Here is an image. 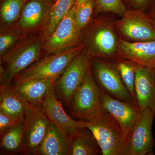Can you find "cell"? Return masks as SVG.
Returning <instances> with one entry per match:
<instances>
[{
	"mask_svg": "<svg viewBox=\"0 0 155 155\" xmlns=\"http://www.w3.org/2000/svg\"><path fill=\"white\" fill-rule=\"evenodd\" d=\"M84 48L78 44L58 52L47 54L19 73L12 82L15 85L35 79H47L55 82Z\"/></svg>",
	"mask_w": 155,
	"mask_h": 155,
	"instance_id": "1",
	"label": "cell"
},
{
	"mask_svg": "<svg viewBox=\"0 0 155 155\" xmlns=\"http://www.w3.org/2000/svg\"><path fill=\"white\" fill-rule=\"evenodd\" d=\"M116 21L109 17L100 18L87 30L84 37L89 58L113 60L116 58L119 37Z\"/></svg>",
	"mask_w": 155,
	"mask_h": 155,
	"instance_id": "2",
	"label": "cell"
},
{
	"mask_svg": "<svg viewBox=\"0 0 155 155\" xmlns=\"http://www.w3.org/2000/svg\"><path fill=\"white\" fill-rule=\"evenodd\" d=\"M84 122V127L94 136L103 155H123L122 129L110 113L103 107L90 120Z\"/></svg>",
	"mask_w": 155,
	"mask_h": 155,
	"instance_id": "3",
	"label": "cell"
},
{
	"mask_svg": "<svg viewBox=\"0 0 155 155\" xmlns=\"http://www.w3.org/2000/svg\"><path fill=\"white\" fill-rule=\"evenodd\" d=\"M72 118L87 121L103 108L101 88L90 69L72 98L69 107Z\"/></svg>",
	"mask_w": 155,
	"mask_h": 155,
	"instance_id": "4",
	"label": "cell"
},
{
	"mask_svg": "<svg viewBox=\"0 0 155 155\" xmlns=\"http://www.w3.org/2000/svg\"><path fill=\"white\" fill-rule=\"evenodd\" d=\"M43 42L39 38L25 42L1 57L0 85H8L19 73L39 59Z\"/></svg>",
	"mask_w": 155,
	"mask_h": 155,
	"instance_id": "5",
	"label": "cell"
},
{
	"mask_svg": "<svg viewBox=\"0 0 155 155\" xmlns=\"http://www.w3.org/2000/svg\"><path fill=\"white\" fill-rule=\"evenodd\" d=\"M91 68V58L83 50L73 59L55 82L54 90L56 96L67 107H69L74 93Z\"/></svg>",
	"mask_w": 155,
	"mask_h": 155,
	"instance_id": "6",
	"label": "cell"
},
{
	"mask_svg": "<svg viewBox=\"0 0 155 155\" xmlns=\"http://www.w3.org/2000/svg\"><path fill=\"white\" fill-rule=\"evenodd\" d=\"M101 95L103 107L114 116L122 129L123 155H125L140 114V108L134 103L122 101L113 97L101 89Z\"/></svg>",
	"mask_w": 155,
	"mask_h": 155,
	"instance_id": "7",
	"label": "cell"
},
{
	"mask_svg": "<svg viewBox=\"0 0 155 155\" xmlns=\"http://www.w3.org/2000/svg\"><path fill=\"white\" fill-rule=\"evenodd\" d=\"M91 64L92 72L100 88L115 98L137 104L112 62L104 59L92 58Z\"/></svg>",
	"mask_w": 155,
	"mask_h": 155,
	"instance_id": "8",
	"label": "cell"
},
{
	"mask_svg": "<svg viewBox=\"0 0 155 155\" xmlns=\"http://www.w3.org/2000/svg\"><path fill=\"white\" fill-rule=\"evenodd\" d=\"M51 123L41 106L29 105L24 115L22 153L37 155Z\"/></svg>",
	"mask_w": 155,
	"mask_h": 155,
	"instance_id": "9",
	"label": "cell"
},
{
	"mask_svg": "<svg viewBox=\"0 0 155 155\" xmlns=\"http://www.w3.org/2000/svg\"><path fill=\"white\" fill-rule=\"evenodd\" d=\"M121 17L116 21L120 38L129 42L155 40V28L148 19L146 13L127 9Z\"/></svg>",
	"mask_w": 155,
	"mask_h": 155,
	"instance_id": "10",
	"label": "cell"
},
{
	"mask_svg": "<svg viewBox=\"0 0 155 155\" xmlns=\"http://www.w3.org/2000/svg\"><path fill=\"white\" fill-rule=\"evenodd\" d=\"M155 116L148 108L140 111L125 155L152 154L154 145L152 124Z\"/></svg>",
	"mask_w": 155,
	"mask_h": 155,
	"instance_id": "11",
	"label": "cell"
},
{
	"mask_svg": "<svg viewBox=\"0 0 155 155\" xmlns=\"http://www.w3.org/2000/svg\"><path fill=\"white\" fill-rule=\"evenodd\" d=\"M41 106L51 122L68 138L77 130L85 127L84 121L75 120L67 114L62 102L56 96L54 86L48 92Z\"/></svg>",
	"mask_w": 155,
	"mask_h": 155,
	"instance_id": "12",
	"label": "cell"
},
{
	"mask_svg": "<svg viewBox=\"0 0 155 155\" xmlns=\"http://www.w3.org/2000/svg\"><path fill=\"white\" fill-rule=\"evenodd\" d=\"M75 5L61 20L54 31L44 45L47 54L58 52L72 46L78 41L81 34L78 31L75 23Z\"/></svg>",
	"mask_w": 155,
	"mask_h": 155,
	"instance_id": "13",
	"label": "cell"
},
{
	"mask_svg": "<svg viewBox=\"0 0 155 155\" xmlns=\"http://www.w3.org/2000/svg\"><path fill=\"white\" fill-rule=\"evenodd\" d=\"M116 58L128 59L140 67L155 68V40L129 42L120 38Z\"/></svg>",
	"mask_w": 155,
	"mask_h": 155,
	"instance_id": "14",
	"label": "cell"
},
{
	"mask_svg": "<svg viewBox=\"0 0 155 155\" xmlns=\"http://www.w3.org/2000/svg\"><path fill=\"white\" fill-rule=\"evenodd\" d=\"M135 93L140 110L148 108L155 114V68L140 66L136 73Z\"/></svg>",
	"mask_w": 155,
	"mask_h": 155,
	"instance_id": "15",
	"label": "cell"
},
{
	"mask_svg": "<svg viewBox=\"0 0 155 155\" xmlns=\"http://www.w3.org/2000/svg\"><path fill=\"white\" fill-rule=\"evenodd\" d=\"M54 0H27L19 21V26L24 29L36 27L50 15Z\"/></svg>",
	"mask_w": 155,
	"mask_h": 155,
	"instance_id": "16",
	"label": "cell"
},
{
	"mask_svg": "<svg viewBox=\"0 0 155 155\" xmlns=\"http://www.w3.org/2000/svg\"><path fill=\"white\" fill-rule=\"evenodd\" d=\"M102 155L97 140L87 127L77 130L69 137L68 155Z\"/></svg>",
	"mask_w": 155,
	"mask_h": 155,
	"instance_id": "17",
	"label": "cell"
},
{
	"mask_svg": "<svg viewBox=\"0 0 155 155\" xmlns=\"http://www.w3.org/2000/svg\"><path fill=\"white\" fill-rule=\"evenodd\" d=\"M29 104L14 84L0 85V111L15 116H24Z\"/></svg>",
	"mask_w": 155,
	"mask_h": 155,
	"instance_id": "18",
	"label": "cell"
},
{
	"mask_svg": "<svg viewBox=\"0 0 155 155\" xmlns=\"http://www.w3.org/2000/svg\"><path fill=\"white\" fill-rule=\"evenodd\" d=\"M54 83L47 79H35L15 86L21 97L29 104L41 106L45 97Z\"/></svg>",
	"mask_w": 155,
	"mask_h": 155,
	"instance_id": "19",
	"label": "cell"
},
{
	"mask_svg": "<svg viewBox=\"0 0 155 155\" xmlns=\"http://www.w3.org/2000/svg\"><path fill=\"white\" fill-rule=\"evenodd\" d=\"M69 138L51 123L37 155H68Z\"/></svg>",
	"mask_w": 155,
	"mask_h": 155,
	"instance_id": "20",
	"label": "cell"
},
{
	"mask_svg": "<svg viewBox=\"0 0 155 155\" xmlns=\"http://www.w3.org/2000/svg\"><path fill=\"white\" fill-rule=\"evenodd\" d=\"M24 120L0 134L1 150L8 154L22 153Z\"/></svg>",
	"mask_w": 155,
	"mask_h": 155,
	"instance_id": "21",
	"label": "cell"
},
{
	"mask_svg": "<svg viewBox=\"0 0 155 155\" xmlns=\"http://www.w3.org/2000/svg\"><path fill=\"white\" fill-rule=\"evenodd\" d=\"M114 67L119 71L125 87L137 103L135 93V75L139 65L128 59L116 58L112 60Z\"/></svg>",
	"mask_w": 155,
	"mask_h": 155,
	"instance_id": "22",
	"label": "cell"
},
{
	"mask_svg": "<svg viewBox=\"0 0 155 155\" xmlns=\"http://www.w3.org/2000/svg\"><path fill=\"white\" fill-rule=\"evenodd\" d=\"M75 0H56L50 14V19L47 31L49 37L51 35L61 20L75 5Z\"/></svg>",
	"mask_w": 155,
	"mask_h": 155,
	"instance_id": "23",
	"label": "cell"
},
{
	"mask_svg": "<svg viewBox=\"0 0 155 155\" xmlns=\"http://www.w3.org/2000/svg\"><path fill=\"white\" fill-rule=\"evenodd\" d=\"M27 0H4L1 8V18L6 24L17 20Z\"/></svg>",
	"mask_w": 155,
	"mask_h": 155,
	"instance_id": "24",
	"label": "cell"
},
{
	"mask_svg": "<svg viewBox=\"0 0 155 155\" xmlns=\"http://www.w3.org/2000/svg\"><path fill=\"white\" fill-rule=\"evenodd\" d=\"M95 0H87L79 8H76L75 23L79 33L87 27L91 20L95 10Z\"/></svg>",
	"mask_w": 155,
	"mask_h": 155,
	"instance_id": "25",
	"label": "cell"
},
{
	"mask_svg": "<svg viewBox=\"0 0 155 155\" xmlns=\"http://www.w3.org/2000/svg\"><path fill=\"white\" fill-rule=\"evenodd\" d=\"M95 14L111 13L123 16L127 10L122 0H95Z\"/></svg>",
	"mask_w": 155,
	"mask_h": 155,
	"instance_id": "26",
	"label": "cell"
},
{
	"mask_svg": "<svg viewBox=\"0 0 155 155\" xmlns=\"http://www.w3.org/2000/svg\"><path fill=\"white\" fill-rule=\"evenodd\" d=\"M127 9L147 13L155 6V0H122Z\"/></svg>",
	"mask_w": 155,
	"mask_h": 155,
	"instance_id": "27",
	"label": "cell"
},
{
	"mask_svg": "<svg viewBox=\"0 0 155 155\" xmlns=\"http://www.w3.org/2000/svg\"><path fill=\"white\" fill-rule=\"evenodd\" d=\"M24 116H12L0 111V134L24 121Z\"/></svg>",
	"mask_w": 155,
	"mask_h": 155,
	"instance_id": "28",
	"label": "cell"
},
{
	"mask_svg": "<svg viewBox=\"0 0 155 155\" xmlns=\"http://www.w3.org/2000/svg\"><path fill=\"white\" fill-rule=\"evenodd\" d=\"M19 32L16 31L1 34L0 36V55L1 57L6 54V51L19 38Z\"/></svg>",
	"mask_w": 155,
	"mask_h": 155,
	"instance_id": "29",
	"label": "cell"
},
{
	"mask_svg": "<svg viewBox=\"0 0 155 155\" xmlns=\"http://www.w3.org/2000/svg\"><path fill=\"white\" fill-rule=\"evenodd\" d=\"M148 19L155 28V6L146 13Z\"/></svg>",
	"mask_w": 155,
	"mask_h": 155,
	"instance_id": "30",
	"label": "cell"
},
{
	"mask_svg": "<svg viewBox=\"0 0 155 155\" xmlns=\"http://www.w3.org/2000/svg\"><path fill=\"white\" fill-rule=\"evenodd\" d=\"M87 0H75V5H76V8H79Z\"/></svg>",
	"mask_w": 155,
	"mask_h": 155,
	"instance_id": "31",
	"label": "cell"
}]
</instances>
